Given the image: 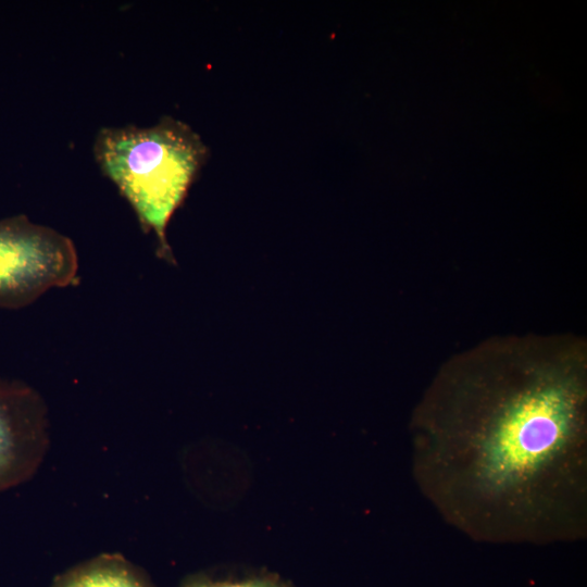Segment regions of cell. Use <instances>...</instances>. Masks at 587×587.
<instances>
[{"label":"cell","mask_w":587,"mask_h":587,"mask_svg":"<svg viewBox=\"0 0 587 587\" xmlns=\"http://www.w3.org/2000/svg\"><path fill=\"white\" fill-rule=\"evenodd\" d=\"M417 487L442 519L497 544L587 532V346L486 339L444 363L415 407Z\"/></svg>","instance_id":"cell-1"},{"label":"cell","mask_w":587,"mask_h":587,"mask_svg":"<svg viewBox=\"0 0 587 587\" xmlns=\"http://www.w3.org/2000/svg\"><path fill=\"white\" fill-rule=\"evenodd\" d=\"M49 447L45 400L30 386L0 378V492L39 469Z\"/></svg>","instance_id":"cell-4"},{"label":"cell","mask_w":587,"mask_h":587,"mask_svg":"<svg viewBox=\"0 0 587 587\" xmlns=\"http://www.w3.org/2000/svg\"><path fill=\"white\" fill-rule=\"evenodd\" d=\"M179 587H292L270 574H250L237 577H214L197 574L187 577Z\"/></svg>","instance_id":"cell-6"},{"label":"cell","mask_w":587,"mask_h":587,"mask_svg":"<svg viewBox=\"0 0 587 587\" xmlns=\"http://www.w3.org/2000/svg\"><path fill=\"white\" fill-rule=\"evenodd\" d=\"M74 242L24 215L0 221V308L21 309L77 283Z\"/></svg>","instance_id":"cell-3"},{"label":"cell","mask_w":587,"mask_h":587,"mask_svg":"<svg viewBox=\"0 0 587 587\" xmlns=\"http://www.w3.org/2000/svg\"><path fill=\"white\" fill-rule=\"evenodd\" d=\"M93 151L142 228L155 235L161 257L173 260L166 226L209 154L199 135L165 116L151 127L102 128Z\"/></svg>","instance_id":"cell-2"},{"label":"cell","mask_w":587,"mask_h":587,"mask_svg":"<svg viewBox=\"0 0 587 587\" xmlns=\"http://www.w3.org/2000/svg\"><path fill=\"white\" fill-rule=\"evenodd\" d=\"M50 587H154L120 553H102L55 576Z\"/></svg>","instance_id":"cell-5"}]
</instances>
